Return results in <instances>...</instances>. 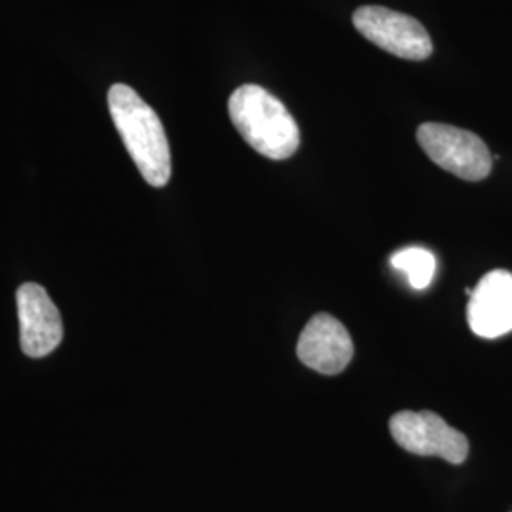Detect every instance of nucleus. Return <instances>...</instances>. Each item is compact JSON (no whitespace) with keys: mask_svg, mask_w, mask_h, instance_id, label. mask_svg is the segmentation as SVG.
<instances>
[{"mask_svg":"<svg viewBox=\"0 0 512 512\" xmlns=\"http://www.w3.org/2000/svg\"><path fill=\"white\" fill-rule=\"evenodd\" d=\"M389 431L403 450L416 456H437L452 465H461L469 456L467 437L429 410L397 412L389 420Z\"/></svg>","mask_w":512,"mask_h":512,"instance_id":"20e7f679","label":"nucleus"},{"mask_svg":"<svg viewBox=\"0 0 512 512\" xmlns=\"http://www.w3.org/2000/svg\"><path fill=\"white\" fill-rule=\"evenodd\" d=\"M467 321L480 338L494 340L511 332V272L494 270L478 281L467 306Z\"/></svg>","mask_w":512,"mask_h":512,"instance_id":"6e6552de","label":"nucleus"},{"mask_svg":"<svg viewBox=\"0 0 512 512\" xmlns=\"http://www.w3.org/2000/svg\"><path fill=\"white\" fill-rule=\"evenodd\" d=\"M355 29L372 44L401 59L423 61L433 54V42L418 19L384 6H363L353 14Z\"/></svg>","mask_w":512,"mask_h":512,"instance_id":"39448f33","label":"nucleus"},{"mask_svg":"<svg viewBox=\"0 0 512 512\" xmlns=\"http://www.w3.org/2000/svg\"><path fill=\"white\" fill-rule=\"evenodd\" d=\"M228 112L245 143L270 160H287L300 147V129L291 112L260 86H239Z\"/></svg>","mask_w":512,"mask_h":512,"instance_id":"f03ea898","label":"nucleus"},{"mask_svg":"<svg viewBox=\"0 0 512 512\" xmlns=\"http://www.w3.org/2000/svg\"><path fill=\"white\" fill-rule=\"evenodd\" d=\"M296 355L311 370L334 376L351 363L353 340L336 317L317 313L300 332Z\"/></svg>","mask_w":512,"mask_h":512,"instance_id":"0eeeda50","label":"nucleus"},{"mask_svg":"<svg viewBox=\"0 0 512 512\" xmlns=\"http://www.w3.org/2000/svg\"><path fill=\"white\" fill-rule=\"evenodd\" d=\"M418 143L435 164L463 181L476 183L492 173L490 150L467 129L427 122L418 128Z\"/></svg>","mask_w":512,"mask_h":512,"instance_id":"7ed1b4c3","label":"nucleus"},{"mask_svg":"<svg viewBox=\"0 0 512 512\" xmlns=\"http://www.w3.org/2000/svg\"><path fill=\"white\" fill-rule=\"evenodd\" d=\"M21 349L27 357L40 359L59 348L63 323L50 294L37 283H25L18 291Z\"/></svg>","mask_w":512,"mask_h":512,"instance_id":"423d86ee","label":"nucleus"},{"mask_svg":"<svg viewBox=\"0 0 512 512\" xmlns=\"http://www.w3.org/2000/svg\"><path fill=\"white\" fill-rule=\"evenodd\" d=\"M109 110L131 160L143 179L162 188L171 179V150L164 126L156 110L126 84L109 90Z\"/></svg>","mask_w":512,"mask_h":512,"instance_id":"f257e3e1","label":"nucleus"},{"mask_svg":"<svg viewBox=\"0 0 512 512\" xmlns=\"http://www.w3.org/2000/svg\"><path fill=\"white\" fill-rule=\"evenodd\" d=\"M391 266L404 274L408 279V285L416 291H423L431 285L435 270H437V260L435 255L429 249L423 247H406L397 251L391 256Z\"/></svg>","mask_w":512,"mask_h":512,"instance_id":"1a4fd4ad","label":"nucleus"}]
</instances>
